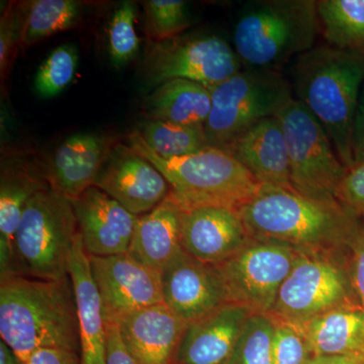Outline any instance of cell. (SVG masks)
<instances>
[{
    "label": "cell",
    "mask_w": 364,
    "mask_h": 364,
    "mask_svg": "<svg viewBox=\"0 0 364 364\" xmlns=\"http://www.w3.org/2000/svg\"><path fill=\"white\" fill-rule=\"evenodd\" d=\"M0 336L23 364L42 348L80 354L70 277L50 280L16 274L0 279Z\"/></svg>",
    "instance_id": "6da1fadb"
},
{
    "label": "cell",
    "mask_w": 364,
    "mask_h": 364,
    "mask_svg": "<svg viewBox=\"0 0 364 364\" xmlns=\"http://www.w3.org/2000/svg\"><path fill=\"white\" fill-rule=\"evenodd\" d=\"M249 235L299 250H347L361 219L338 202H321L291 188L262 186L237 210Z\"/></svg>",
    "instance_id": "7a4b0ae2"
},
{
    "label": "cell",
    "mask_w": 364,
    "mask_h": 364,
    "mask_svg": "<svg viewBox=\"0 0 364 364\" xmlns=\"http://www.w3.org/2000/svg\"><path fill=\"white\" fill-rule=\"evenodd\" d=\"M296 100L327 132L345 168L354 164L352 130L364 83V53L314 47L296 59Z\"/></svg>",
    "instance_id": "3957f363"
},
{
    "label": "cell",
    "mask_w": 364,
    "mask_h": 364,
    "mask_svg": "<svg viewBox=\"0 0 364 364\" xmlns=\"http://www.w3.org/2000/svg\"><path fill=\"white\" fill-rule=\"evenodd\" d=\"M318 35L316 0H249L235 21L233 48L243 68L279 71Z\"/></svg>",
    "instance_id": "277c9868"
},
{
    "label": "cell",
    "mask_w": 364,
    "mask_h": 364,
    "mask_svg": "<svg viewBox=\"0 0 364 364\" xmlns=\"http://www.w3.org/2000/svg\"><path fill=\"white\" fill-rule=\"evenodd\" d=\"M129 146L152 163L170 186V198L183 210L208 205L238 210L259 191L261 184L227 151L208 147L186 156L164 158L151 149L138 132Z\"/></svg>",
    "instance_id": "5b68a950"
},
{
    "label": "cell",
    "mask_w": 364,
    "mask_h": 364,
    "mask_svg": "<svg viewBox=\"0 0 364 364\" xmlns=\"http://www.w3.org/2000/svg\"><path fill=\"white\" fill-rule=\"evenodd\" d=\"M77 233L71 200L50 186L41 189L26 203L14 238L16 274L50 280L69 277Z\"/></svg>",
    "instance_id": "8992f818"
},
{
    "label": "cell",
    "mask_w": 364,
    "mask_h": 364,
    "mask_svg": "<svg viewBox=\"0 0 364 364\" xmlns=\"http://www.w3.org/2000/svg\"><path fill=\"white\" fill-rule=\"evenodd\" d=\"M212 107L205 124L210 147L224 150L254 124L289 105L293 87L280 71L243 68L210 90Z\"/></svg>",
    "instance_id": "52a82bcc"
},
{
    "label": "cell",
    "mask_w": 364,
    "mask_h": 364,
    "mask_svg": "<svg viewBox=\"0 0 364 364\" xmlns=\"http://www.w3.org/2000/svg\"><path fill=\"white\" fill-rule=\"evenodd\" d=\"M358 306L352 286L348 257L343 250H301L280 287L269 316L301 325L342 308Z\"/></svg>",
    "instance_id": "ba28073f"
},
{
    "label": "cell",
    "mask_w": 364,
    "mask_h": 364,
    "mask_svg": "<svg viewBox=\"0 0 364 364\" xmlns=\"http://www.w3.org/2000/svg\"><path fill=\"white\" fill-rule=\"evenodd\" d=\"M142 69L150 88L186 79L213 90L241 71L243 65L233 45L221 36L188 33L161 42L148 41Z\"/></svg>",
    "instance_id": "9c48e42d"
},
{
    "label": "cell",
    "mask_w": 364,
    "mask_h": 364,
    "mask_svg": "<svg viewBox=\"0 0 364 364\" xmlns=\"http://www.w3.org/2000/svg\"><path fill=\"white\" fill-rule=\"evenodd\" d=\"M277 117L286 136L291 188L313 200L337 202L346 168L322 124L294 98Z\"/></svg>",
    "instance_id": "30bf717a"
},
{
    "label": "cell",
    "mask_w": 364,
    "mask_h": 364,
    "mask_svg": "<svg viewBox=\"0 0 364 364\" xmlns=\"http://www.w3.org/2000/svg\"><path fill=\"white\" fill-rule=\"evenodd\" d=\"M299 252L284 242L251 237L238 252L215 265L230 303L244 306L254 315H269Z\"/></svg>",
    "instance_id": "8fae6325"
},
{
    "label": "cell",
    "mask_w": 364,
    "mask_h": 364,
    "mask_svg": "<svg viewBox=\"0 0 364 364\" xmlns=\"http://www.w3.org/2000/svg\"><path fill=\"white\" fill-rule=\"evenodd\" d=\"M105 323L119 324L132 314L164 303L162 274L130 253L90 256Z\"/></svg>",
    "instance_id": "7c38bea8"
},
{
    "label": "cell",
    "mask_w": 364,
    "mask_h": 364,
    "mask_svg": "<svg viewBox=\"0 0 364 364\" xmlns=\"http://www.w3.org/2000/svg\"><path fill=\"white\" fill-rule=\"evenodd\" d=\"M95 186L138 217L164 202L171 191L152 163L123 144L112 146Z\"/></svg>",
    "instance_id": "4fadbf2b"
},
{
    "label": "cell",
    "mask_w": 364,
    "mask_h": 364,
    "mask_svg": "<svg viewBox=\"0 0 364 364\" xmlns=\"http://www.w3.org/2000/svg\"><path fill=\"white\" fill-rule=\"evenodd\" d=\"M161 274L165 305L188 324L230 303L218 267L196 259L186 251Z\"/></svg>",
    "instance_id": "5bb4252c"
},
{
    "label": "cell",
    "mask_w": 364,
    "mask_h": 364,
    "mask_svg": "<svg viewBox=\"0 0 364 364\" xmlns=\"http://www.w3.org/2000/svg\"><path fill=\"white\" fill-rule=\"evenodd\" d=\"M71 203L88 255L104 257L129 253L138 215L131 214L97 186Z\"/></svg>",
    "instance_id": "9a60e30c"
},
{
    "label": "cell",
    "mask_w": 364,
    "mask_h": 364,
    "mask_svg": "<svg viewBox=\"0 0 364 364\" xmlns=\"http://www.w3.org/2000/svg\"><path fill=\"white\" fill-rule=\"evenodd\" d=\"M114 145L105 136L75 134L55 150L42 176L50 188L68 200H75L95 186Z\"/></svg>",
    "instance_id": "2e32d148"
},
{
    "label": "cell",
    "mask_w": 364,
    "mask_h": 364,
    "mask_svg": "<svg viewBox=\"0 0 364 364\" xmlns=\"http://www.w3.org/2000/svg\"><path fill=\"white\" fill-rule=\"evenodd\" d=\"M250 239L234 208L208 205L183 210L184 251L207 264H221Z\"/></svg>",
    "instance_id": "e0dca14e"
},
{
    "label": "cell",
    "mask_w": 364,
    "mask_h": 364,
    "mask_svg": "<svg viewBox=\"0 0 364 364\" xmlns=\"http://www.w3.org/2000/svg\"><path fill=\"white\" fill-rule=\"evenodd\" d=\"M188 325L164 303L138 311L119 323L122 339L139 364H176Z\"/></svg>",
    "instance_id": "ac0fdd59"
},
{
    "label": "cell",
    "mask_w": 364,
    "mask_h": 364,
    "mask_svg": "<svg viewBox=\"0 0 364 364\" xmlns=\"http://www.w3.org/2000/svg\"><path fill=\"white\" fill-rule=\"evenodd\" d=\"M254 314L226 304L186 328L176 364H229L248 318Z\"/></svg>",
    "instance_id": "d6986e66"
},
{
    "label": "cell",
    "mask_w": 364,
    "mask_h": 364,
    "mask_svg": "<svg viewBox=\"0 0 364 364\" xmlns=\"http://www.w3.org/2000/svg\"><path fill=\"white\" fill-rule=\"evenodd\" d=\"M224 150L236 158L261 186L293 189L286 136L277 116L258 122Z\"/></svg>",
    "instance_id": "ffe728a7"
},
{
    "label": "cell",
    "mask_w": 364,
    "mask_h": 364,
    "mask_svg": "<svg viewBox=\"0 0 364 364\" xmlns=\"http://www.w3.org/2000/svg\"><path fill=\"white\" fill-rule=\"evenodd\" d=\"M77 305L81 364H107V328L102 304L91 274L90 255L77 233L69 262Z\"/></svg>",
    "instance_id": "44dd1931"
},
{
    "label": "cell",
    "mask_w": 364,
    "mask_h": 364,
    "mask_svg": "<svg viewBox=\"0 0 364 364\" xmlns=\"http://www.w3.org/2000/svg\"><path fill=\"white\" fill-rule=\"evenodd\" d=\"M183 210L170 196L139 215L129 253L162 273L183 252Z\"/></svg>",
    "instance_id": "7402d4cb"
},
{
    "label": "cell",
    "mask_w": 364,
    "mask_h": 364,
    "mask_svg": "<svg viewBox=\"0 0 364 364\" xmlns=\"http://www.w3.org/2000/svg\"><path fill=\"white\" fill-rule=\"evenodd\" d=\"M296 326L305 335L313 358L364 360V311L360 306H342Z\"/></svg>",
    "instance_id": "603a6c76"
},
{
    "label": "cell",
    "mask_w": 364,
    "mask_h": 364,
    "mask_svg": "<svg viewBox=\"0 0 364 364\" xmlns=\"http://www.w3.org/2000/svg\"><path fill=\"white\" fill-rule=\"evenodd\" d=\"M49 184L21 165L2 167L0 179V279L16 274L14 238L26 203Z\"/></svg>",
    "instance_id": "cb8c5ba5"
},
{
    "label": "cell",
    "mask_w": 364,
    "mask_h": 364,
    "mask_svg": "<svg viewBox=\"0 0 364 364\" xmlns=\"http://www.w3.org/2000/svg\"><path fill=\"white\" fill-rule=\"evenodd\" d=\"M210 107V90L193 81L173 79L157 86L146 98L144 114L149 121L205 126Z\"/></svg>",
    "instance_id": "d4e9b609"
},
{
    "label": "cell",
    "mask_w": 364,
    "mask_h": 364,
    "mask_svg": "<svg viewBox=\"0 0 364 364\" xmlns=\"http://www.w3.org/2000/svg\"><path fill=\"white\" fill-rule=\"evenodd\" d=\"M317 13L326 45L364 53V0H318Z\"/></svg>",
    "instance_id": "484cf974"
},
{
    "label": "cell",
    "mask_w": 364,
    "mask_h": 364,
    "mask_svg": "<svg viewBox=\"0 0 364 364\" xmlns=\"http://www.w3.org/2000/svg\"><path fill=\"white\" fill-rule=\"evenodd\" d=\"M81 14L75 0H36L26 7L21 44L30 46L73 28Z\"/></svg>",
    "instance_id": "4316f807"
},
{
    "label": "cell",
    "mask_w": 364,
    "mask_h": 364,
    "mask_svg": "<svg viewBox=\"0 0 364 364\" xmlns=\"http://www.w3.org/2000/svg\"><path fill=\"white\" fill-rule=\"evenodd\" d=\"M136 131L151 149L164 158L186 156L210 147L205 126H182L145 119Z\"/></svg>",
    "instance_id": "83f0119b"
},
{
    "label": "cell",
    "mask_w": 364,
    "mask_h": 364,
    "mask_svg": "<svg viewBox=\"0 0 364 364\" xmlns=\"http://www.w3.org/2000/svg\"><path fill=\"white\" fill-rule=\"evenodd\" d=\"M145 7V31L152 42L171 39L193 25L188 4L182 0H148Z\"/></svg>",
    "instance_id": "f1b7e54d"
},
{
    "label": "cell",
    "mask_w": 364,
    "mask_h": 364,
    "mask_svg": "<svg viewBox=\"0 0 364 364\" xmlns=\"http://www.w3.org/2000/svg\"><path fill=\"white\" fill-rule=\"evenodd\" d=\"M77 67L78 52L74 46L65 44L53 50L36 73L38 95L46 98L57 97L70 85Z\"/></svg>",
    "instance_id": "f546056e"
},
{
    "label": "cell",
    "mask_w": 364,
    "mask_h": 364,
    "mask_svg": "<svg viewBox=\"0 0 364 364\" xmlns=\"http://www.w3.org/2000/svg\"><path fill=\"white\" fill-rule=\"evenodd\" d=\"M273 329L269 315H251L229 364H273Z\"/></svg>",
    "instance_id": "4dcf8cb0"
},
{
    "label": "cell",
    "mask_w": 364,
    "mask_h": 364,
    "mask_svg": "<svg viewBox=\"0 0 364 364\" xmlns=\"http://www.w3.org/2000/svg\"><path fill=\"white\" fill-rule=\"evenodd\" d=\"M136 6L124 1L112 14L109 30V55L114 66L122 67L135 58L140 47L136 32Z\"/></svg>",
    "instance_id": "1f68e13d"
},
{
    "label": "cell",
    "mask_w": 364,
    "mask_h": 364,
    "mask_svg": "<svg viewBox=\"0 0 364 364\" xmlns=\"http://www.w3.org/2000/svg\"><path fill=\"white\" fill-rule=\"evenodd\" d=\"M274 320L273 364H309L313 358L305 335L296 325Z\"/></svg>",
    "instance_id": "d6a6232c"
},
{
    "label": "cell",
    "mask_w": 364,
    "mask_h": 364,
    "mask_svg": "<svg viewBox=\"0 0 364 364\" xmlns=\"http://www.w3.org/2000/svg\"><path fill=\"white\" fill-rule=\"evenodd\" d=\"M28 2H11L7 4L0 21V69L1 78H6L13 63L16 48L21 44L23 21Z\"/></svg>",
    "instance_id": "836d02e7"
},
{
    "label": "cell",
    "mask_w": 364,
    "mask_h": 364,
    "mask_svg": "<svg viewBox=\"0 0 364 364\" xmlns=\"http://www.w3.org/2000/svg\"><path fill=\"white\" fill-rule=\"evenodd\" d=\"M335 198L351 214L364 219V162L354 163L346 169Z\"/></svg>",
    "instance_id": "e575fe53"
},
{
    "label": "cell",
    "mask_w": 364,
    "mask_h": 364,
    "mask_svg": "<svg viewBox=\"0 0 364 364\" xmlns=\"http://www.w3.org/2000/svg\"><path fill=\"white\" fill-rule=\"evenodd\" d=\"M349 272L358 306L364 311V219L347 246Z\"/></svg>",
    "instance_id": "d590c367"
},
{
    "label": "cell",
    "mask_w": 364,
    "mask_h": 364,
    "mask_svg": "<svg viewBox=\"0 0 364 364\" xmlns=\"http://www.w3.org/2000/svg\"><path fill=\"white\" fill-rule=\"evenodd\" d=\"M107 328V364H139L124 345L117 323H105Z\"/></svg>",
    "instance_id": "8d00e7d4"
},
{
    "label": "cell",
    "mask_w": 364,
    "mask_h": 364,
    "mask_svg": "<svg viewBox=\"0 0 364 364\" xmlns=\"http://www.w3.org/2000/svg\"><path fill=\"white\" fill-rule=\"evenodd\" d=\"M25 364H81L78 352L61 348H42L33 352Z\"/></svg>",
    "instance_id": "74e56055"
},
{
    "label": "cell",
    "mask_w": 364,
    "mask_h": 364,
    "mask_svg": "<svg viewBox=\"0 0 364 364\" xmlns=\"http://www.w3.org/2000/svg\"><path fill=\"white\" fill-rule=\"evenodd\" d=\"M352 151H353L354 163L364 162V83L359 95L355 117H354Z\"/></svg>",
    "instance_id": "f35d334b"
},
{
    "label": "cell",
    "mask_w": 364,
    "mask_h": 364,
    "mask_svg": "<svg viewBox=\"0 0 364 364\" xmlns=\"http://www.w3.org/2000/svg\"><path fill=\"white\" fill-rule=\"evenodd\" d=\"M309 364H364V360L341 356H320L311 359Z\"/></svg>",
    "instance_id": "ab89813d"
},
{
    "label": "cell",
    "mask_w": 364,
    "mask_h": 364,
    "mask_svg": "<svg viewBox=\"0 0 364 364\" xmlns=\"http://www.w3.org/2000/svg\"><path fill=\"white\" fill-rule=\"evenodd\" d=\"M0 364H23L1 340H0Z\"/></svg>",
    "instance_id": "60d3db41"
}]
</instances>
